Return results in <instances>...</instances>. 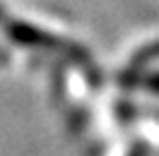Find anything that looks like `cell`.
<instances>
[{
	"instance_id": "cell-1",
	"label": "cell",
	"mask_w": 159,
	"mask_h": 156,
	"mask_svg": "<svg viewBox=\"0 0 159 156\" xmlns=\"http://www.w3.org/2000/svg\"><path fill=\"white\" fill-rule=\"evenodd\" d=\"M5 31L15 43L20 46H41V48H53V46H60V41L56 36H51L46 31L36 29L31 24H24V22H5Z\"/></svg>"
},
{
	"instance_id": "cell-2",
	"label": "cell",
	"mask_w": 159,
	"mask_h": 156,
	"mask_svg": "<svg viewBox=\"0 0 159 156\" xmlns=\"http://www.w3.org/2000/svg\"><path fill=\"white\" fill-rule=\"evenodd\" d=\"M154 58H159V43H152V46H147L142 53H138V55H135V65L149 63V60H154Z\"/></svg>"
},
{
	"instance_id": "cell-3",
	"label": "cell",
	"mask_w": 159,
	"mask_h": 156,
	"mask_svg": "<svg viewBox=\"0 0 159 156\" xmlns=\"http://www.w3.org/2000/svg\"><path fill=\"white\" fill-rule=\"evenodd\" d=\"M142 84H145L147 89H152V91H157V94H159V72H157V75H147V77L142 79Z\"/></svg>"
},
{
	"instance_id": "cell-4",
	"label": "cell",
	"mask_w": 159,
	"mask_h": 156,
	"mask_svg": "<svg viewBox=\"0 0 159 156\" xmlns=\"http://www.w3.org/2000/svg\"><path fill=\"white\" fill-rule=\"evenodd\" d=\"M5 22H7V20H5V10L0 7V24H5Z\"/></svg>"
},
{
	"instance_id": "cell-5",
	"label": "cell",
	"mask_w": 159,
	"mask_h": 156,
	"mask_svg": "<svg viewBox=\"0 0 159 156\" xmlns=\"http://www.w3.org/2000/svg\"><path fill=\"white\" fill-rule=\"evenodd\" d=\"M133 156H142V154H133Z\"/></svg>"
}]
</instances>
